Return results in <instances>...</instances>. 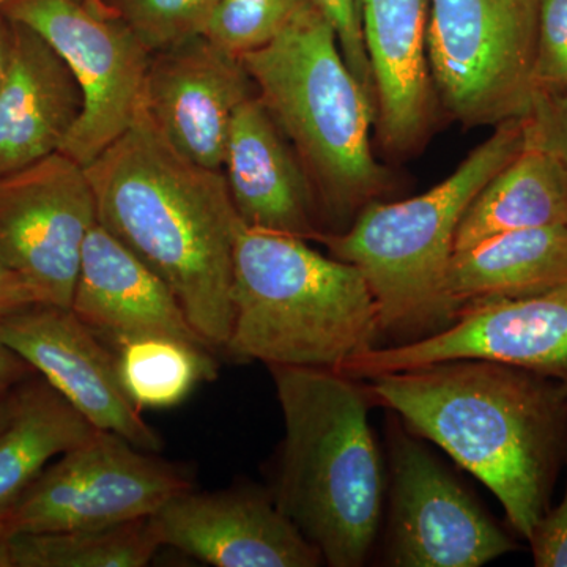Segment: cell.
Masks as SVG:
<instances>
[{
	"label": "cell",
	"mask_w": 567,
	"mask_h": 567,
	"mask_svg": "<svg viewBox=\"0 0 567 567\" xmlns=\"http://www.w3.org/2000/svg\"><path fill=\"white\" fill-rule=\"evenodd\" d=\"M375 404L472 473L528 539L567 461V390L557 377L491 360L440 361L364 380Z\"/></svg>",
	"instance_id": "6da1fadb"
},
{
	"label": "cell",
	"mask_w": 567,
	"mask_h": 567,
	"mask_svg": "<svg viewBox=\"0 0 567 567\" xmlns=\"http://www.w3.org/2000/svg\"><path fill=\"white\" fill-rule=\"evenodd\" d=\"M85 174L99 223L173 289L200 338L224 350L234 320V245L244 221L223 171L175 151L141 106Z\"/></svg>",
	"instance_id": "7a4b0ae2"
},
{
	"label": "cell",
	"mask_w": 567,
	"mask_h": 567,
	"mask_svg": "<svg viewBox=\"0 0 567 567\" xmlns=\"http://www.w3.org/2000/svg\"><path fill=\"white\" fill-rule=\"evenodd\" d=\"M284 439L270 494L323 563L365 565L374 547L386 475L364 380L334 369L270 365Z\"/></svg>",
	"instance_id": "3957f363"
},
{
	"label": "cell",
	"mask_w": 567,
	"mask_h": 567,
	"mask_svg": "<svg viewBox=\"0 0 567 567\" xmlns=\"http://www.w3.org/2000/svg\"><path fill=\"white\" fill-rule=\"evenodd\" d=\"M241 61L303 164L323 233H344L391 183L372 151L374 103L347 65L333 28L309 2L274 41Z\"/></svg>",
	"instance_id": "277c9868"
},
{
	"label": "cell",
	"mask_w": 567,
	"mask_h": 567,
	"mask_svg": "<svg viewBox=\"0 0 567 567\" xmlns=\"http://www.w3.org/2000/svg\"><path fill=\"white\" fill-rule=\"evenodd\" d=\"M233 300V330L223 352L240 363L338 369L382 339L363 274L293 235L241 224Z\"/></svg>",
	"instance_id": "5b68a950"
},
{
	"label": "cell",
	"mask_w": 567,
	"mask_h": 567,
	"mask_svg": "<svg viewBox=\"0 0 567 567\" xmlns=\"http://www.w3.org/2000/svg\"><path fill=\"white\" fill-rule=\"evenodd\" d=\"M524 148V117L502 122L434 188L395 203L375 200L344 233L319 238L331 256L363 274L379 308L382 338L404 344L454 322L446 274L458 224L477 193Z\"/></svg>",
	"instance_id": "8992f818"
},
{
	"label": "cell",
	"mask_w": 567,
	"mask_h": 567,
	"mask_svg": "<svg viewBox=\"0 0 567 567\" xmlns=\"http://www.w3.org/2000/svg\"><path fill=\"white\" fill-rule=\"evenodd\" d=\"M539 0H429L435 99L466 128L527 115L535 95Z\"/></svg>",
	"instance_id": "52a82bcc"
},
{
	"label": "cell",
	"mask_w": 567,
	"mask_h": 567,
	"mask_svg": "<svg viewBox=\"0 0 567 567\" xmlns=\"http://www.w3.org/2000/svg\"><path fill=\"white\" fill-rule=\"evenodd\" d=\"M192 488L182 466L95 429L52 461L0 520L11 535L111 527L151 517Z\"/></svg>",
	"instance_id": "ba28073f"
},
{
	"label": "cell",
	"mask_w": 567,
	"mask_h": 567,
	"mask_svg": "<svg viewBox=\"0 0 567 567\" xmlns=\"http://www.w3.org/2000/svg\"><path fill=\"white\" fill-rule=\"evenodd\" d=\"M0 11L47 41L80 85L81 115L61 152L87 166L136 118L152 52L85 0H11Z\"/></svg>",
	"instance_id": "9c48e42d"
},
{
	"label": "cell",
	"mask_w": 567,
	"mask_h": 567,
	"mask_svg": "<svg viewBox=\"0 0 567 567\" xmlns=\"http://www.w3.org/2000/svg\"><path fill=\"white\" fill-rule=\"evenodd\" d=\"M386 445L385 565L481 567L516 550V543L395 413L388 421Z\"/></svg>",
	"instance_id": "30bf717a"
},
{
	"label": "cell",
	"mask_w": 567,
	"mask_h": 567,
	"mask_svg": "<svg viewBox=\"0 0 567 567\" xmlns=\"http://www.w3.org/2000/svg\"><path fill=\"white\" fill-rule=\"evenodd\" d=\"M96 223L85 167L65 153L0 175V259L48 305L70 308L82 248Z\"/></svg>",
	"instance_id": "8fae6325"
},
{
	"label": "cell",
	"mask_w": 567,
	"mask_h": 567,
	"mask_svg": "<svg viewBox=\"0 0 567 567\" xmlns=\"http://www.w3.org/2000/svg\"><path fill=\"white\" fill-rule=\"evenodd\" d=\"M466 358L520 365L561 379L567 369V278L529 297L472 301L439 333L374 347L334 371L369 380Z\"/></svg>",
	"instance_id": "7c38bea8"
},
{
	"label": "cell",
	"mask_w": 567,
	"mask_h": 567,
	"mask_svg": "<svg viewBox=\"0 0 567 567\" xmlns=\"http://www.w3.org/2000/svg\"><path fill=\"white\" fill-rule=\"evenodd\" d=\"M0 342L43 377L95 429L158 454L162 435L123 390L117 353L70 308L40 303L0 319Z\"/></svg>",
	"instance_id": "4fadbf2b"
},
{
	"label": "cell",
	"mask_w": 567,
	"mask_h": 567,
	"mask_svg": "<svg viewBox=\"0 0 567 567\" xmlns=\"http://www.w3.org/2000/svg\"><path fill=\"white\" fill-rule=\"evenodd\" d=\"M252 95L241 58L200 35L152 54L142 110L175 151L223 171L235 111Z\"/></svg>",
	"instance_id": "5bb4252c"
},
{
	"label": "cell",
	"mask_w": 567,
	"mask_h": 567,
	"mask_svg": "<svg viewBox=\"0 0 567 567\" xmlns=\"http://www.w3.org/2000/svg\"><path fill=\"white\" fill-rule=\"evenodd\" d=\"M163 547L215 567H317L319 548L276 505L270 491L183 492L152 516Z\"/></svg>",
	"instance_id": "9a60e30c"
},
{
	"label": "cell",
	"mask_w": 567,
	"mask_h": 567,
	"mask_svg": "<svg viewBox=\"0 0 567 567\" xmlns=\"http://www.w3.org/2000/svg\"><path fill=\"white\" fill-rule=\"evenodd\" d=\"M70 309L115 352L142 338L177 339L213 352L173 289L100 223L85 238Z\"/></svg>",
	"instance_id": "2e32d148"
},
{
	"label": "cell",
	"mask_w": 567,
	"mask_h": 567,
	"mask_svg": "<svg viewBox=\"0 0 567 567\" xmlns=\"http://www.w3.org/2000/svg\"><path fill=\"white\" fill-rule=\"evenodd\" d=\"M223 174L246 226L308 241L324 234L303 164L257 92L235 111Z\"/></svg>",
	"instance_id": "e0dca14e"
},
{
	"label": "cell",
	"mask_w": 567,
	"mask_h": 567,
	"mask_svg": "<svg viewBox=\"0 0 567 567\" xmlns=\"http://www.w3.org/2000/svg\"><path fill=\"white\" fill-rule=\"evenodd\" d=\"M361 21L375 87V128L388 155L405 158L434 121L429 70V0H363Z\"/></svg>",
	"instance_id": "ac0fdd59"
},
{
	"label": "cell",
	"mask_w": 567,
	"mask_h": 567,
	"mask_svg": "<svg viewBox=\"0 0 567 567\" xmlns=\"http://www.w3.org/2000/svg\"><path fill=\"white\" fill-rule=\"evenodd\" d=\"M81 111L69 66L47 41L13 22L10 69L0 87V175L61 152Z\"/></svg>",
	"instance_id": "d6986e66"
},
{
	"label": "cell",
	"mask_w": 567,
	"mask_h": 567,
	"mask_svg": "<svg viewBox=\"0 0 567 567\" xmlns=\"http://www.w3.org/2000/svg\"><path fill=\"white\" fill-rule=\"evenodd\" d=\"M567 278V226L511 230L454 251L446 295L456 309L477 300L522 298Z\"/></svg>",
	"instance_id": "ffe728a7"
},
{
	"label": "cell",
	"mask_w": 567,
	"mask_h": 567,
	"mask_svg": "<svg viewBox=\"0 0 567 567\" xmlns=\"http://www.w3.org/2000/svg\"><path fill=\"white\" fill-rule=\"evenodd\" d=\"M567 226V171L550 153L525 148L477 193L458 224L454 251L494 235Z\"/></svg>",
	"instance_id": "44dd1931"
},
{
	"label": "cell",
	"mask_w": 567,
	"mask_h": 567,
	"mask_svg": "<svg viewBox=\"0 0 567 567\" xmlns=\"http://www.w3.org/2000/svg\"><path fill=\"white\" fill-rule=\"evenodd\" d=\"M95 427L43 379L14 388L9 423L0 432V517L35 483L43 470Z\"/></svg>",
	"instance_id": "7402d4cb"
},
{
	"label": "cell",
	"mask_w": 567,
	"mask_h": 567,
	"mask_svg": "<svg viewBox=\"0 0 567 567\" xmlns=\"http://www.w3.org/2000/svg\"><path fill=\"white\" fill-rule=\"evenodd\" d=\"M159 548L152 516L111 527L21 533L11 539L13 567H144Z\"/></svg>",
	"instance_id": "603a6c76"
},
{
	"label": "cell",
	"mask_w": 567,
	"mask_h": 567,
	"mask_svg": "<svg viewBox=\"0 0 567 567\" xmlns=\"http://www.w3.org/2000/svg\"><path fill=\"white\" fill-rule=\"evenodd\" d=\"M115 353L123 390L140 410L173 409L218 372L212 350L177 339H136Z\"/></svg>",
	"instance_id": "cb8c5ba5"
},
{
	"label": "cell",
	"mask_w": 567,
	"mask_h": 567,
	"mask_svg": "<svg viewBox=\"0 0 567 567\" xmlns=\"http://www.w3.org/2000/svg\"><path fill=\"white\" fill-rule=\"evenodd\" d=\"M219 0H111L110 9L152 54L204 35Z\"/></svg>",
	"instance_id": "d4e9b609"
},
{
	"label": "cell",
	"mask_w": 567,
	"mask_h": 567,
	"mask_svg": "<svg viewBox=\"0 0 567 567\" xmlns=\"http://www.w3.org/2000/svg\"><path fill=\"white\" fill-rule=\"evenodd\" d=\"M309 0H219L204 35L241 58L274 41Z\"/></svg>",
	"instance_id": "484cf974"
},
{
	"label": "cell",
	"mask_w": 567,
	"mask_h": 567,
	"mask_svg": "<svg viewBox=\"0 0 567 567\" xmlns=\"http://www.w3.org/2000/svg\"><path fill=\"white\" fill-rule=\"evenodd\" d=\"M535 92L567 91V0H539Z\"/></svg>",
	"instance_id": "4316f807"
},
{
	"label": "cell",
	"mask_w": 567,
	"mask_h": 567,
	"mask_svg": "<svg viewBox=\"0 0 567 567\" xmlns=\"http://www.w3.org/2000/svg\"><path fill=\"white\" fill-rule=\"evenodd\" d=\"M333 28L347 65L375 106L374 76L365 48L363 21L357 0H309Z\"/></svg>",
	"instance_id": "83f0119b"
},
{
	"label": "cell",
	"mask_w": 567,
	"mask_h": 567,
	"mask_svg": "<svg viewBox=\"0 0 567 567\" xmlns=\"http://www.w3.org/2000/svg\"><path fill=\"white\" fill-rule=\"evenodd\" d=\"M525 122V142L550 153L567 171V91L535 92Z\"/></svg>",
	"instance_id": "f1b7e54d"
},
{
	"label": "cell",
	"mask_w": 567,
	"mask_h": 567,
	"mask_svg": "<svg viewBox=\"0 0 567 567\" xmlns=\"http://www.w3.org/2000/svg\"><path fill=\"white\" fill-rule=\"evenodd\" d=\"M537 567H567V487L561 503L548 509L528 537Z\"/></svg>",
	"instance_id": "f546056e"
},
{
	"label": "cell",
	"mask_w": 567,
	"mask_h": 567,
	"mask_svg": "<svg viewBox=\"0 0 567 567\" xmlns=\"http://www.w3.org/2000/svg\"><path fill=\"white\" fill-rule=\"evenodd\" d=\"M40 303L47 301L39 290L0 259V319Z\"/></svg>",
	"instance_id": "4dcf8cb0"
},
{
	"label": "cell",
	"mask_w": 567,
	"mask_h": 567,
	"mask_svg": "<svg viewBox=\"0 0 567 567\" xmlns=\"http://www.w3.org/2000/svg\"><path fill=\"white\" fill-rule=\"evenodd\" d=\"M35 374V371L13 350L0 342V385L17 386Z\"/></svg>",
	"instance_id": "1f68e13d"
},
{
	"label": "cell",
	"mask_w": 567,
	"mask_h": 567,
	"mask_svg": "<svg viewBox=\"0 0 567 567\" xmlns=\"http://www.w3.org/2000/svg\"><path fill=\"white\" fill-rule=\"evenodd\" d=\"M13 51V22L0 11V87L9 73Z\"/></svg>",
	"instance_id": "d6a6232c"
},
{
	"label": "cell",
	"mask_w": 567,
	"mask_h": 567,
	"mask_svg": "<svg viewBox=\"0 0 567 567\" xmlns=\"http://www.w3.org/2000/svg\"><path fill=\"white\" fill-rule=\"evenodd\" d=\"M11 535L9 528L0 520V567H13V554H11Z\"/></svg>",
	"instance_id": "836d02e7"
},
{
	"label": "cell",
	"mask_w": 567,
	"mask_h": 567,
	"mask_svg": "<svg viewBox=\"0 0 567 567\" xmlns=\"http://www.w3.org/2000/svg\"><path fill=\"white\" fill-rule=\"evenodd\" d=\"M14 388L0 385V432L9 423L11 409H13Z\"/></svg>",
	"instance_id": "e575fe53"
},
{
	"label": "cell",
	"mask_w": 567,
	"mask_h": 567,
	"mask_svg": "<svg viewBox=\"0 0 567 567\" xmlns=\"http://www.w3.org/2000/svg\"><path fill=\"white\" fill-rule=\"evenodd\" d=\"M93 10L100 11V13H112L107 3L104 0H85Z\"/></svg>",
	"instance_id": "d590c367"
},
{
	"label": "cell",
	"mask_w": 567,
	"mask_h": 567,
	"mask_svg": "<svg viewBox=\"0 0 567 567\" xmlns=\"http://www.w3.org/2000/svg\"><path fill=\"white\" fill-rule=\"evenodd\" d=\"M559 380H561L563 385H565V386H566V390H567V369H566V371H565V374H563V375H561V379H559Z\"/></svg>",
	"instance_id": "8d00e7d4"
},
{
	"label": "cell",
	"mask_w": 567,
	"mask_h": 567,
	"mask_svg": "<svg viewBox=\"0 0 567 567\" xmlns=\"http://www.w3.org/2000/svg\"><path fill=\"white\" fill-rule=\"evenodd\" d=\"M9 2H11V0H0V10H2Z\"/></svg>",
	"instance_id": "74e56055"
},
{
	"label": "cell",
	"mask_w": 567,
	"mask_h": 567,
	"mask_svg": "<svg viewBox=\"0 0 567 567\" xmlns=\"http://www.w3.org/2000/svg\"><path fill=\"white\" fill-rule=\"evenodd\" d=\"M358 2V7H360V11H361V2H363V0H357Z\"/></svg>",
	"instance_id": "f35d334b"
}]
</instances>
